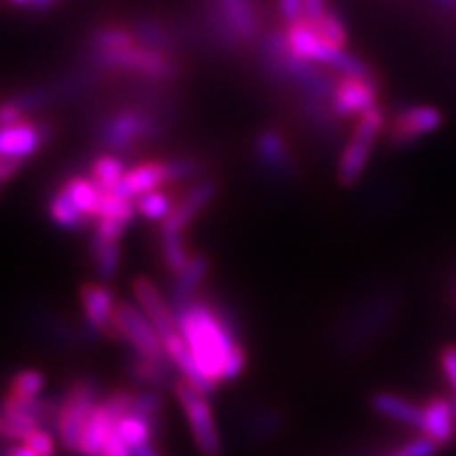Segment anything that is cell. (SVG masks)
<instances>
[{
    "instance_id": "obj_7",
    "label": "cell",
    "mask_w": 456,
    "mask_h": 456,
    "mask_svg": "<svg viewBox=\"0 0 456 456\" xmlns=\"http://www.w3.org/2000/svg\"><path fill=\"white\" fill-rule=\"evenodd\" d=\"M98 389L89 380H78L68 391V395L57 410V429H60V440L68 450H78L85 425H87L89 414L98 406L95 402Z\"/></svg>"
},
{
    "instance_id": "obj_50",
    "label": "cell",
    "mask_w": 456,
    "mask_h": 456,
    "mask_svg": "<svg viewBox=\"0 0 456 456\" xmlns=\"http://www.w3.org/2000/svg\"><path fill=\"white\" fill-rule=\"evenodd\" d=\"M452 406H454V414H456V395H454V399H452Z\"/></svg>"
},
{
    "instance_id": "obj_40",
    "label": "cell",
    "mask_w": 456,
    "mask_h": 456,
    "mask_svg": "<svg viewBox=\"0 0 456 456\" xmlns=\"http://www.w3.org/2000/svg\"><path fill=\"white\" fill-rule=\"evenodd\" d=\"M277 4L285 24L305 20V0H277Z\"/></svg>"
},
{
    "instance_id": "obj_42",
    "label": "cell",
    "mask_w": 456,
    "mask_h": 456,
    "mask_svg": "<svg viewBox=\"0 0 456 456\" xmlns=\"http://www.w3.org/2000/svg\"><path fill=\"white\" fill-rule=\"evenodd\" d=\"M21 121V106L15 100H7L3 106V127Z\"/></svg>"
},
{
    "instance_id": "obj_29",
    "label": "cell",
    "mask_w": 456,
    "mask_h": 456,
    "mask_svg": "<svg viewBox=\"0 0 456 456\" xmlns=\"http://www.w3.org/2000/svg\"><path fill=\"white\" fill-rule=\"evenodd\" d=\"M161 249L165 266H167L171 273H180L186 266V262L191 260L182 232L161 231Z\"/></svg>"
},
{
    "instance_id": "obj_30",
    "label": "cell",
    "mask_w": 456,
    "mask_h": 456,
    "mask_svg": "<svg viewBox=\"0 0 456 456\" xmlns=\"http://www.w3.org/2000/svg\"><path fill=\"white\" fill-rule=\"evenodd\" d=\"M138 212L144 216L148 220H155V222H163L167 216L174 212L175 205H171V199L161 192L157 188V191H151L146 192V195L138 197Z\"/></svg>"
},
{
    "instance_id": "obj_15",
    "label": "cell",
    "mask_w": 456,
    "mask_h": 456,
    "mask_svg": "<svg viewBox=\"0 0 456 456\" xmlns=\"http://www.w3.org/2000/svg\"><path fill=\"white\" fill-rule=\"evenodd\" d=\"M121 419V414L110 406V402L104 399L98 406L94 408V412L89 414L87 425H85L81 444H78V452L83 456H102L108 437L112 436L117 420Z\"/></svg>"
},
{
    "instance_id": "obj_8",
    "label": "cell",
    "mask_w": 456,
    "mask_h": 456,
    "mask_svg": "<svg viewBox=\"0 0 456 456\" xmlns=\"http://www.w3.org/2000/svg\"><path fill=\"white\" fill-rule=\"evenodd\" d=\"M285 38H288V47L296 57L300 60L313 61V64L332 66L336 55L340 53L338 45L326 41L322 34L317 32L315 24L311 20H298L294 24H288L285 30Z\"/></svg>"
},
{
    "instance_id": "obj_35",
    "label": "cell",
    "mask_w": 456,
    "mask_h": 456,
    "mask_svg": "<svg viewBox=\"0 0 456 456\" xmlns=\"http://www.w3.org/2000/svg\"><path fill=\"white\" fill-rule=\"evenodd\" d=\"M131 412L144 416L152 423L157 419V414L161 412V397L155 391H142L134 395V406H131Z\"/></svg>"
},
{
    "instance_id": "obj_13",
    "label": "cell",
    "mask_w": 456,
    "mask_h": 456,
    "mask_svg": "<svg viewBox=\"0 0 456 456\" xmlns=\"http://www.w3.org/2000/svg\"><path fill=\"white\" fill-rule=\"evenodd\" d=\"M163 345H165V353L169 355V362L180 370L182 376H184V380H188L192 387H197V389L205 393V395H209V393L216 389V383L203 372V368L199 366L195 353L191 351V346H188L184 336L180 334V330H175V332L165 336Z\"/></svg>"
},
{
    "instance_id": "obj_1",
    "label": "cell",
    "mask_w": 456,
    "mask_h": 456,
    "mask_svg": "<svg viewBox=\"0 0 456 456\" xmlns=\"http://www.w3.org/2000/svg\"><path fill=\"white\" fill-rule=\"evenodd\" d=\"M178 330L195 353L199 366L214 380H235L245 368V351L239 345L235 326L220 309L208 302L188 300L175 311Z\"/></svg>"
},
{
    "instance_id": "obj_12",
    "label": "cell",
    "mask_w": 456,
    "mask_h": 456,
    "mask_svg": "<svg viewBox=\"0 0 456 456\" xmlns=\"http://www.w3.org/2000/svg\"><path fill=\"white\" fill-rule=\"evenodd\" d=\"M134 296L138 300V306L144 311V315L151 319L152 326L159 330V334L169 336L171 332L178 330V319H175V313L171 311L167 300L163 298V294L159 292V288L151 279L138 277L134 281Z\"/></svg>"
},
{
    "instance_id": "obj_9",
    "label": "cell",
    "mask_w": 456,
    "mask_h": 456,
    "mask_svg": "<svg viewBox=\"0 0 456 456\" xmlns=\"http://www.w3.org/2000/svg\"><path fill=\"white\" fill-rule=\"evenodd\" d=\"M376 94L379 85L372 77H342L334 85L332 91V110L340 118L362 117L370 108L376 106Z\"/></svg>"
},
{
    "instance_id": "obj_47",
    "label": "cell",
    "mask_w": 456,
    "mask_h": 456,
    "mask_svg": "<svg viewBox=\"0 0 456 456\" xmlns=\"http://www.w3.org/2000/svg\"><path fill=\"white\" fill-rule=\"evenodd\" d=\"M53 3H55V0H32V7L30 9L45 11V9H49Z\"/></svg>"
},
{
    "instance_id": "obj_2",
    "label": "cell",
    "mask_w": 456,
    "mask_h": 456,
    "mask_svg": "<svg viewBox=\"0 0 456 456\" xmlns=\"http://www.w3.org/2000/svg\"><path fill=\"white\" fill-rule=\"evenodd\" d=\"M94 60L104 68H114V70L135 72L146 78H171L178 72V66L169 60L167 51L148 47L140 41L129 45L123 49H102L91 51Z\"/></svg>"
},
{
    "instance_id": "obj_10",
    "label": "cell",
    "mask_w": 456,
    "mask_h": 456,
    "mask_svg": "<svg viewBox=\"0 0 456 456\" xmlns=\"http://www.w3.org/2000/svg\"><path fill=\"white\" fill-rule=\"evenodd\" d=\"M152 134V121L144 114L134 110H123L102 129V140L112 151H129L131 146L138 144L140 140Z\"/></svg>"
},
{
    "instance_id": "obj_6",
    "label": "cell",
    "mask_w": 456,
    "mask_h": 456,
    "mask_svg": "<svg viewBox=\"0 0 456 456\" xmlns=\"http://www.w3.org/2000/svg\"><path fill=\"white\" fill-rule=\"evenodd\" d=\"M212 20L228 45L252 43L260 32L256 0H212Z\"/></svg>"
},
{
    "instance_id": "obj_23",
    "label": "cell",
    "mask_w": 456,
    "mask_h": 456,
    "mask_svg": "<svg viewBox=\"0 0 456 456\" xmlns=\"http://www.w3.org/2000/svg\"><path fill=\"white\" fill-rule=\"evenodd\" d=\"M175 275L178 277H175L174 283V302L180 306L186 305L188 300H192V294L203 283L205 275H208V260L203 256H191L184 269L175 273Z\"/></svg>"
},
{
    "instance_id": "obj_32",
    "label": "cell",
    "mask_w": 456,
    "mask_h": 456,
    "mask_svg": "<svg viewBox=\"0 0 456 456\" xmlns=\"http://www.w3.org/2000/svg\"><path fill=\"white\" fill-rule=\"evenodd\" d=\"M134 34L142 45H148V47H155L161 51L169 49V34L161 24H157V21L140 20L138 24L134 26Z\"/></svg>"
},
{
    "instance_id": "obj_48",
    "label": "cell",
    "mask_w": 456,
    "mask_h": 456,
    "mask_svg": "<svg viewBox=\"0 0 456 456\" xmlns=\"http://www.w3.org/2000/svg\"><path fill=\"white\" fill-rule=\"evenodd\" d=\"M9 3L13 4V7H20V9L32 7V0H9Z\"/></svg>"
},
{
    "instance_id": "obj_41",
    "label": "cell",
    "mask_w": 456,
    "mask_h": 456,
    "mask_svg": "<svg viewBox=\"0 0 456 456\" xmlns=\"http://www.w3.org/2000/svg\"><path fill=\"white\" fill-rule=\"evenodd\" d=\"M102 456H135V454H134V448H131L129 444L125 442L121 436H118L117 427H114L112 436L108 437V442H106L104 452H102Z\"/></svg>"
},
{
    "instance_id": "obj_27",
    "label": "cell",
    "mask_w": 456,
    "mask_h": 456,
    "mask_svg": "<svg viewBox=\"0 0 456 456\" xmlns=\"http://www.w3.org/2000/svg\"><path fill=\"white\" fill-rule=\"evenodd\" d=\"M125 175V165L118 157L114 155H102L94 161L91 167V178L98 182L102 191H114L118 186V182Z\"/></svg>"
},
{
    "instance_id": "obj_4",
    "label": "cell",
    "mask_w": 456,
    "mask_h": 456,
    "mask_svg": "<svg viewBox=\"0 0 456 456\" xmlns=\"http://www.w3.org/2000/svg\"><path fill=\"white\" fill-rule=\"evenodd\" d=\"M175 397H178L180 406L184 410L199 452L203 456H220V436L218 429H216L212 408H209L208 399H205V393L192 387L188 380H182V383L175 385Z\"/></svg>"
},
{
    "instance_id": "obj_36",
    "label": "cell",
    "mask_w": 456,
    "mask_h": 456,
    "mask_svg": "<svg viewBox=\"0 0 456 456\" xmlns=\"http://www.w3.org/2000/svg\"><path fill=\"white\" fill-rule=\"evenodd\" d=\"M24 444H28L38 456L53 454V437H51V433L47 429H41V427H37V429L28 433L24 437Z\"/></svg>"
},
{
    "instance_id": "obj_39",
    "label": "cell",
    "mask_w": 456,
    "mask_h": 456,
    "mask_svg": "<svg viewBox=\"0 0 456 456\" xmlns=\"http://www.w3.org/2000/svg\"><path fill=\"white\" fill-rule=\"evenodd\" d=\"M440 366L444 376H446L450 389L456 395V345H446L440 351Z\"/></svg>"
},
{
    "instance_id": "obj_34",
    "label": "cell",
    "mask_w": 456,
    "mask_h": 456,
    "mask_svg": "<svg viewBox=\"0 0 456 456\" xmlns=\"http://www.w3.org/2000/svg\"><path fill=\"white\" fill-rule=\"evenodd\" d=\"M330 68H334V70L340 72L342 77H372V70H370L366 61L351 55L349 51H345V47L340 49V53L336 55L334 64Z\"/></svg>"
},
{
    "instance_id": "obj_21",
    "label": "cell",
    "mask_w": 456,
    "mask_h": 456,
    "mask_svg": "<svg viewBox=\"0 0 456 456\" xmlns=\"http://www.w3.org/2000/svg\"><path fill=\"white\" fill-rule=\"evenodd\" d=\"M370 403H372L374 412L389 416V419L399 420V423L408 427H416V429L423 427V408L416 406L412 402H408V399L393 395V393L380 391L376 393Z\"/></svg>"
},
{
    "instance_id": "obj_16",
    "label": "cell",
    "mask_w": 456,
    "mask_h": 456,
    "mask_svg": "<svg viewBox=\"0 0 456 456\" xmlns=\"http://www.w3.org/2000/svg\"><path fill=\"white\" fill-rule=\"evenodd\" d=\"M45 138H47L45 129L34 123L17 121L13 125H4L3 135H0V152L3 157L24 161L38 151Z\"/></svg>"
},
{
    "instance_id": "obj_43",
    "label": "cell",
    "mask_w": 456,
    "mask_h": 456,
    "mask_svg": "<svg viewBox=\"0 0 456 456\" xmlns=\"http://www.w3.org/2000/svg\"><path fill=\"white\" fill-rule=\"evenodd\" d=\"M328 11L326 0H305V17L306 20L315 21L317 17H322Z\"/></svg>"
},
{
    "instance_id": "obj_31",
    "label": "cell",
    "mask_w": 456,
    "mask_h": 456,
    "mask_svg": "<svg viewBox=\"0 0 456 456\" xmlns=\"http://www.w3.org/2000/svg\"><path fill=\"white\" fill-rule=\"evenodd\" d=\"M9 389L21 399H37L45 389V376L38 370H21L11 379Z\"/></svg>"
},
{
    "instance_id": "obj_28",
    "label": "cell",
    "mask_w": 456,
    "mask_h": 456,
    "mask_svg": "<svg viewBox=\"0 0 456 456\" xmlns=\"http://www.w3.org/2000/svg\"><path fill=\"white\" fill-rule=\"evenodd\" d=\"M258 155L271 169H283L288 165V146L277 131H262L258 138Z\"/></svg>"
},
{
    "instance_id": "obj_26",
    "label": "cell",
    "mask_w": 456,
    "mask_h": 456,
    "mask_svg": "<svg viewBox=\"0 0 456 456\" xmlns=\"http://www.w3.org/2000/svg\"><path fill=\"white\" fill-rule=\"evenodd\" d=\"M94 258L95 269L102 279H112L121 262V249H118L117 239H94Z\"/></svg>"
},
{
    "instance_id": "obj_5",
    "label": "cell",
    "mask_w": 456,
    "mask_h": 456,
    "mask_svg": "<svg viewBox=\"0 0 456 456\" xmlns=\"http://www.w3.org/2000/svg\"><path fill=\"white\" fill-rule=\"evenodd\" d=\"M112 332H117L134 346V351L142 357L163 359L167 357L163 345V336L152 326V322L144 315L140 306L131 302H118L112 317Z\"/></svg>"
},
{
    "instance_id": "obj_20",
    "label": "cell",
    "mask_w": 456,
    "mask_h": 456,
    "mask_svg": "<svg viewBox=\"0 0 456 456\" xmlns=\"http://www.w3.org/2000/svg\"><path fill=\"white\" fill-rule=\"evenodd\" d=\"M167 167L165 161H148L142 165H135L134 169L125 171L123 180L118 182V186L114 188L117 192H121L125 197L138 199L146 192L157 191L163 184H167Z\"/></svg>"
},
{
    "instance_id": "obj_45",
    "label": "cell",
    "mask_w": 456,
    "mask_h": 456,
    "mask_svg": "<svg viewBox=\"0 0 456 456\" xmlns=\"http://www.w3.org/2000/svg\"><path fill=\"white\" fill-rule=\"evenodd\" d=\"M7 456H38L34 450L28 446V444H21V446H13L7 450Z\"/></svg>"
},
{
    "instance_id": "obj_49",
    "label": "cell",
    "mask_w": 456,
    "mask_h": 456,
    "mask_svg": "<svg viewBox=\"0 0 456 456\" xmlns=\"http://www.w3.org/2000/svg\"><path fill=\"white\" fill-rule=\"evenodd\" d=\"M436 3L444 9H454L456 7V0H436Z\"/></svg>"
},
{
    "instance_id": "obj_18",
    "label": "cell",
    "mask_w": 456,
    "mask_h": 456,
    "mask_svg": "<svg viewBox=\"0 0 456 456\" xmlns=\"http://www.w3.org/2000/svg\"><path fill=\"white\" fill-rule=\"evenodd\" d=\"M81 305L85 319H87L91 328L100 330V332H110L114 309H117V302H114V294L110 288L100 283L83 285Z\"/></svg>"
},
{
    "instance_id": "obj_33",
    "label": "cell",
    "mask_w": 456,
    "mask_h": 456,
    "mask_svg": "<svg viewBox=\"0 0 456 456\" xmlns=\"http://www.w3.org/2000/svg\"><path fill=\"white\" fill-rule=\"evenodd\" d=\"M313 24H315L317 32L322 34V37L326 38V41L338 45V47H345V45H346V30H345V26H342L340 17L336 15V13H332V11H330V9L322 17H317V20L313 21Z\"/></svg>"
},
{
    "instance_id": "obj_11",
    "label": "cell",
    "mask_w": 456,
    "mask_h": 456,
    "mask_svg": "<svg viewBox=\"0 0 456 456\" xmlns=\"http://www.w3.org/2000/svg\"><path fill=\"white\" fill-rule=\"evenodd\" d=\"M444 114L433 106H412L408 110L399 112L391 125V138L399 144L425 138L442 127Z\"/></svg>"
},
{
    "instance_id": "obj_19",
    "label": "cell",
    "mask_w": 456,
    "mask_h": 456,
    "mask_svg": "<svg viewBox=\"0 0 456 456\" xmlns=\"http://www.w3.org/2000/svg\"><path fill=\"white\" fill-rule=\"evenodd\" d=\"M456 414L452 399L446 397H431L423 406V427L420 431L427 437H431L437 446L448 444L456 433Z\"/></svg>"
},
{
    "instance_id": "obj_14",
    "label": "cell",
    "mask_w": 456,
    "mask_h": 456,
    "mask_svg": "<svg viewBox=\"0 0 456 456\" xmlns=\"http://www.w3.org/2000/svg\"><path fill=\"white\" fill-rule=\"evenodd\" d=\"M43 406L37 399H21L9 393L3 410V433L9 440H24L32 429L41 425Z\"/></svg>"
},
{
    "instance_id": "obj_22",
    "label": "cell",
    "mask_w": 456,
    "mask_h": 456,
    "mask_svg": "<svg viewBox=\"0 0 456 456\" xmlns=\"http://www.w3.org/2000/svg\"><path fill=\"white\" fill-rule=\"evenodd\" d=\"M64 188L68 191V195H70L74 205L78 208V212H81L85 218L98 220L102 192H104L98 186V182L94 178H85V175H77V178L68 180Z\"/></svg>"
},
{
    "instance_id": "obj_37",
    "label": "cell",
    "mask_w": 456,
    "mask_h": 456,
    "mask_svg": "<svg viewBox=\"0 0 456 456\" xmlns=\"http://www.w3.org/2000/svg\"><path fill=\"white\" fill-rule=\"evenodd\" d=\"M437 444L431 440V437H419V440H412L410 444H406V446L397 448L395 452H393L391 456H433V452H436Z\"/></svg>"
},
{
    "instance_id": "obj_38",
    "label": "cell",
    "mask_w": 456,
    "mask_h": 456,
    "mask_svg": "<svg viewBox=\"0 0 456 456\" xmlns=\"http://www.w3.org/2000/svg\"><path fill=\"white\" fill-rule=\"evenodd\" d=\"M165 167H167L169 182H182L195 174L197 163L191 159H171V161H165Z\"/></svg>"
},
{
    "instance_id": "obj_3",
    "label": "cell",
    "mask_w": 456,
    "mask_h": 456,
    "mask_svg": "<svg viewBox=\"0 0 456 456\" xmlns=\"http://www.w3.org/2000/svg\"><path fill=\"white\" fill-rule=\"evenodd\" d=\"M385 125V114L380 108H370L357 118L355 129H353L351 140L346 142L338 163V180L342 186H351L362 178V174L368 167L372 146L379 138L380 129Z\"/></svg>"
},
{
    "instance_id": "obj_24",
    "label": "cell",
    "mask_w": 456,
    "mask_h": 456,
    "mask_svg": "<svg viewBox=\"0 0 456 456\" xmlns=\"http://www.w3.org/2000/svg\"><path fill=\"white\" fill-rule=\"evenodd\" d=\"M117 431H118V436H121L123 440L135 450V448L144 446V444H148V440H151L152 423L148 419H144V416H140L135 412H127L117 420Z\"/></svg>"
},
{
    "instance_id": "obj_44",
    "label": "cell",
    "mask_w": 456,
    "mask_h": 456,
    "mask_svg": "<svg viewBox=\"0 0 456 456\" xmlns=\"http://www.w3.org/2000/svg\"><path fill=\"white\" fill-rule=\"evenodd\" d=\"M20 165L21 161H17V159L3 157V167H0V178H3V182H9L13 178L17 171H20Z\"/></svg>"
},
{
    "instance_id": "obj_25",
    "label": "cell",
    "mask_w": 456,
    "mask_h": 456,
    "mask_svg": "<svg viewBox=\"0 0 456 456\" xmlns=\"http://www.w3.org/2000/svg\"><path fill=\"white\" fill-rule=\"evenodd\" d=\"M49 214H51V218H53L55 224H60L64 228H78L85 220H87L81 212H78V208L74 205V201L70 199V195H68V191L64 186H61L60 191L53 195V199H51Z\"/></svg>"
},
{
    "instance_id": "obj_46",
    "label": "cell",
    "mask_w": 456,
    "mask_h": 456,
    "mask_svg": "<svg viewBox=\"0 0 456 456\" xmlns=\"http://www.w3.org/2000/svg\"><path fill=\"white\" fill-rule=\"evenodd\" d=\"M134 454H135V456H159V454H157V450L152 448L151 444H144V446L135 448V450H134Z\"/></svg>"
},
{
    "instance_id": "obj_17",
    "label": "cell",
    "mask_w": 456,
    "mask_h": 456,
    "mask_svg": "<svg viewBox=\"0 0 456 456\" xmlns=\"http://www.w3.org/2000/svg\"><path fill=\"white\" fill-rule=\"evenodd\" d=\"M216 192H218V186H216L214 182H203V184H197L195 188H191L188 195L175 205L174 212L163 220L161 231H175V232L184 231V228L191 224V222L195 220L209 203L214 201Z\"/></svg>"
}]
</instances>
